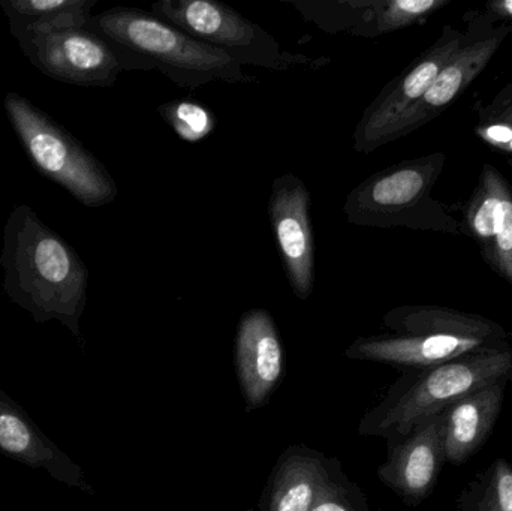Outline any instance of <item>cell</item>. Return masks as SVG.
Here are the masks:
<instances>
[{"label":"cell","instance_id":"24","mask_svg":"<svg viewBox=\"0 0 512 511\" xmlns=\"http://www.w3.org/2000/svg\"><path fill=\"white\" fill-rule=\"evenodd\" d=\"M96 0H0L6 17L42 18L62 12L92 11Z\"/></svg>","mask_w":512,"mask_h":511},{"label":"cell","instance_id":"11","mask_svg":"<svg viewBox=\"0 0 512 511\" xmlns=\"http://www.w3.org/2000/svg\"><path fill=\"white\" fill-rule=\"evenodd\" d=\"M460 222L463 236L474 240L487 266L512 288V186L498 168L483 165Z\"/></svg>","mask_w":512,"mask_h":511},{"label":"cell","instance_id":"25","mask_svg":"<svg viewBox=\"0 0 512 511\" xmlns=\"http://www.w3.org/2000/svg\"><path fill=\"white\" fill-rule=\"evenodd\" d=\"M312 511H369L360 489L340 476Z\"/></svg>","mask_w":512,"mask_h":511},{"label":"cell","instance_id":"2","mask_svg":"<svg viewBox=\"0 0 512 511\" xmlns=\"http://www.w3.org/2000/svg\"><path fill=\"white\" fill-rule=\"evenodd\" d=\"M119 54L125 71L158 69L177 86L195 90L213 81L255 83L243 66L224 51L197 41L140 8H111L87 21Z\"/></svg>","mask_w":512,"mask_h":511},{"label":"cell","instance_id":"22","mask_svg":"<svg viewBox=\"0 0 512 511\" xmlns=\"http://www.w3.org/2000/svg\"><path fill=\"white\" fill-rule=\"evenodd\" d=\"M474 132L486 146L512 158V80L489 104L477 107Z\"/></svg>","mask_w":512,"mask_h":511},{"label":"cell","instance_id":"9","mask_svg":"<svg viewBox=\"0 0 512 511\" xmlns=\"http://www.w3.org/2000/svg\"><path fill=\"white\" fill-rule=\"evenodd\" d=\"M463 39L465 32L447 24L435 44L379 92L355 128V152L369 155L381 147L385 132L426 95L439 72L459 50Z\"/></svg>","mask_w":512,"mask_h":511},{"label":"cell","instance_id":"19","mask_svg":"<svg viewBox=\"0 0 512 511\" xmlns=\"http://www.w3.org/2000/svg\"><path fill=\"white\" fill-rule=\"evenodd\" d=\"M376 0H294L291 5L304 20L330 35L348 33L360 38L370 23Z\"/></svg>","mask_w":512,"mask_h":511},{"label":"cell","instance_id":"23","mask_svg":"<svg viewBox=\"0 0 512 511\" xmlns=\"http://www.w3.org/2000/svg\"><path fill=\"white\" fill-rule=\"evenodd\" d=\"M158 113L170 128L188 143H197L209 137L216 125L212 111L197 102H167L159 105Z\"/></svg>","mask_w":512,"mask_h":511},{"label":"cell","instance_id":"13","mask_svg":"<svg viewBox=\"0 0 512 511\" xmlns=\"http://www.w3.org/2000/svg\"><path fill=\"white\" fill-rule=\"evenodd\" d=\"M468 336L420 333L361 338L346 350L351 359L396 366L403 371H423L489 348L508 347Z\"/></svg>","mask_w":512,"mask_h":511},{"label":"cell","instance_id":"7","mask_svg":"<svg viewBox=\"0 0 512 511\" xmlns=\"http://www.w3.org/2000/svg\"><path fill=\"white\" fill-rule=\"evenodd\" d=\"M511 33L512 21L495 23L484 12L469 15L459 50L439 72L426 95L385 132L381 147L412 134L444 113L480 77Z\"/></svg>","mask_w":512,"mask_h":511},{"label":"cell","instance_id":"6","mask_svg":"<svg viewBox=\"0 0 512 511\" xmlns=\"http://www.w3.org/2000/svg\"><path fill=\"white\" fill-rule=\"evenodd\" d=\"M152 14L197 41L212 45L240 65L288 71L297 65H318L313 59L282 50L279 42L259 24L216 0H159Z\"/></svg>","mask_w":512,"mask_h":511},{"label":"cell","instance_id":"26","mask_svg":"<svg viewBox=\"0 0 512 511\" xmlns=\"http://www.w3.org/2000/svg\"><path fill=\"white\" fill-rule=\"evenodd\" d=\"M483 12L495 23L512 21V0H493V2L486 3Z\"/></svg>","mask_w":512,"mask_h":511},{"label":"cell","instance_id":"17","mask_svg":"<svg viewBox=\"0 0 512 511\" xmlns=\"http://www.w3.org/2000/svg\"><path fill=\"white\" fill-rule=\"evenodd\" d=\"M508 383L483 387L444 410L445 458L454 467L466 464L486 444L501 417Z\"/></svg>","mask_w":512,"mask_h":511},{"label":"cell","instance_id":"10","mask_svg":"<svg viewBox=\"0 0 512 511\" xmlns=\"http://www.w3.org/2000/svg\"><path fill=\"white\" fill-rule=\"evenodd\" d=\"M268 218L292 293L307 300L315 287V237L310 194L295 174L277 177L268 200Z\"/></svg>","mask_w":512,"mask_h":511},{"label":"cell","instance_id":"16","mask_svg":"<svg viewBox=\"0 0 512 511\" xmlns=\"http://www.w3.org/2000/svg\"><path fill=\"white\" fill-rule=\"evenodd\" d=\"M342 473L309 449H289L273 471L262 511H312Z\"/></svg>","mask_w":512,"mask_h":511},{"label":"cell","instance_id":"8","mask_svg":"<svg viewBox=\"0 0 512 511\" xmlns=\"http://www.w3.org/2000/svg\"><path fill=\"white\" fill-rule=\"evenodd\" d=\"M9 29L30 63L54 80L77 86L111 87L125 71L116 50L87 27Z\"/></svg>","mask_w":512,"mask_h":511},{"label":"cell","instance_id":"18","mask_svg":"<svg viewBox=\"0 0 512 511\" xmlns=\"http://www.w3.org/2000/svg\"><path fill=\"white\" fill-rule=\"evenodd\" d=\"M384 324L393 335L442 333L484 339L495 344H510L511 338L505 327L496 321L444 306H400L385 314Z\"/></svg>","mask_w":512,"mask_h":511},{"label":"cell","instance_id":"1","mask_svg":"<svg viewBox=\"0 0 512 511\" xmlns=\"http://www.w3.org/2000/svg\"><path fill=\"white\" fill-rule=\"evenodd\" d=\"M3 290L36 323L56 320L81 338L89 272L75 249L27 204L9 213L3 230Z\"/></svg>","mask_w":512,"mask_h":511},{"label":"cell","instance_id":"21","mask_svg":"<svg viewBox=\"0 0 512 511\" xmlns=\"http://www.w3.org/2000/svg\"><path fill=\"white\" fill-rule=\"evenodd\" d=\"M453 0H376L372 20L360 38H378L432 17Z\"/></svg>","mask_w":512,"mask_h":511},{"label":"cell","instance_id":"20","mask_svg":"<svg viewBox=\"0 0 512 511\" xmlns=\"http://www.w3.org/2000/svg\"><path fill=\"white\" fill-rule=\"evenodd\" d=\"M459 511H512V465L496 459L478 473L456 500Z\"/></svg>","mask_w":512,"mask_h":511},{"label":"cell","instance_id":"15","mask_svg":"<svg viewBox=\"0 0 512 511\" xmlns=\"http://www.w3.org/2000/svg\"><path fill=\"white\" fill-rule=\"evenodd\" d=\"M236 366L249 408L268 401L283 374V348L273 318L265 309L242 315L237 329Z\"/></svg>","mask_w":512,"mask_h":511},{"label":"cell","instance_id":"12","mask_svg":"<svg viewBox=\"0 0 512 511\" xmlns=\"http://www.w3.org/2000/svg\"><path fill=\"white\" fill-rule=\"evenodd\" d=\"M444 414L421 423L408 437L390 446L387 462L378 477L409 506H418L430 497L445 458Z\"/></svg>","mask_w":512,"mask_h":511},{"label":"cell","instance_id":"4","mask_svg":"<svg viewBox=\"0 0 512 511\" xmlns=\"http://www.w3.org/2000/svg\"><path fill=\"white\" fill-rule=\"evenodd\" d=\"M447 162L444 152L408 159L372 174L346 198L343 213L360 227L409 228L460 234L462 222L432 197Z\"/></svg>","mask_w":512,"mask_h":511},{"label":"cell","instance_id":"5","mask_svg":"<svg viewBox=\"0 0 512 511\" xmlns=\"http://www.w3.org/2000/svg\"><path fill=\"white\" fill-rule=\"evenodd\" d=\"M3 105L21 146L45 177L86 207L116 200L119 189L111 174L72 134L18 93H6Z\"/></svg>","mask_w":512,"mask_h":511},{"label":"cell","instance_id":"3","mask_svg":"<svg viewBox=\"0 0 512 511\" xmlns=\"http://www.w3.org/2000/svg\"><path fill=\"white\" fill-rule=\"evenodd\" d=\"M512 381V347L489 348L423 371H405L385 401L361 423V434L390 446L421 423L483 387Z\"/></svg>","mask_w":512,"mask_h":511},{"label":"cell","instance_id":"14","mask_svg":"<svg viewBox=\"0 0 512 511\" xmlns=\"http://www.w3.org/2000/svg\"><path fill=\"white\" fill-rule=\"evenodd\" d=\"M0 453L32 470H42L57 482L92 495L83 470L56 446L29 414L0 389Z\"/></svg>","mask_w":512,"mask_h":511}]
</instances>
